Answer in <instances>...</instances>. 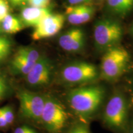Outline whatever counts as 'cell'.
<instances>
[{"mask_svg": "<svg viewBox=\"0 0 133 133\" xmlns=\"http://www.w3.org/2000/svg\"><path fill=\"white\" fill-rule=\"evenodd\" d=\"M10 3L14 6H19L26 3V0H9Z\"/></svg>", "mask_w": 133, "mask_h": 133, "instance_id": "obj_25", "label": "cell"}, {"mask_svg": "<svg viewBox=\"0 0 133 133\" xmlns=\"http://www.w3.org/2000/svg\"><path fill=\"white\" fill-rule=\"evenodd\" d=\"M130 31H131V34H132V35L133 36V23H132V24L131 25V29H130Z\"/></svg>", "mask_w": 133, "mask_h": 133, "instance_id": "obj_26", "label": "cell"}, {"mask_svg": "<svg viewBox=\"0 0 133 133\" xmlns=\"http://www.w3.org/2000/svg\"><path fill=\"white\" fill-rule=\"evenodd\" d=\"M5 1H6V0H0V5H1V4H2L3 3H4Z\"/></svg>", "mask_w": 133, "mask_h": 133, "instance_id": "obj_27", "label": "cell"}, {"mask_svg": "<svg viewBox=\"0 0 133 133\" xmlns=\"http://www.w3.org/2000/svg\"><path fill=\"white\" fill-rule=\"evenodd\" d=\"M69 133H91L87 127L84 125H77L75 126Z\"/></svg>", "mask_w": 133, "mask_h": 133, "instance_id": "obj_22", "label": "cell"}, {"mask_svg": "<svg viewBox=\"0 0 133 133\" xmlns=\"http://www.w3.org/2000/svg\"><path fill=\"white\" fill-rule=\"evenodd\" d=\"M12 49L11 41L5 36H0V62L7 59Z\"/></svg>", "mask_w": 133, "mask_h": 133, "instance_id": "obj_16", "label": "cell"}, {"mask_svg": "<svg viewBox=\"0 0 133 133\" xmlns=\"http://www.w3.org/2000/svg\"><path fill=\"white\" fill-rule=\"evenodd\" d=\"M67 114L58 101L46 97L41 120L49 132H59L64 127L67 120Z\"/></svg>", "mask_w": 133, "mask_h": 133, "instance_id": "obj_4", "label": "cell"}, {"mask_svg": "<svg viewBox=\"0 0 133 133\" xmlns=\"http://www.w3.org/2000/svg\"><path fill=\"white\" fill-rule=\"evenodd\" d=\"M129 52L124 48L116 46L104 52L101 60L100 75L108 81L118 79L129 62Z\"/></svg>", "mask_w": 133, "mask_h": 133, "instance_id": "obj_3", "label": "cell"}, {"mask_svg": "<svg viewBox=\"0 0 133 133\" xmlns=\"http://www.w3.org/2000/svg\"><path fill=\"white\" fill-rule=\"evenodd\" d=\"M106 5L113 14L124 16L133 9V0H106Z\"/></svg>", "mask_w": 133, "mask_h": 133, "instance_id": "obj_14", "label": "cell"}, {"mask_svg": "<svg viewBox=\"0 0 133 133\" xmlns=\"http://www.w3.org/2000/svg\"><path fill=\"white\" fill-rule=\"evenodd\" d=\"M0 110L8 124L10 125L12 124L14 119V114L12 108L10 106H5V107L0 108Z\"/></svg>", "mask_w": 133, "mask_h": 133, "instance_id": "obj_18", "label": "cell"}, {"mask_svg": "<svg viewBox=\"0 0 133 133\" xmlns=\"http://www.w3.org/2000/svg\"></svg>", "mask_w": 133, "mask_h": 133, "instance_id": "obj_31", "label": "cell"}, {"mask_svg": "<svg viewBox=\"0 0 133 133\" xmlns=\"http://www.w3.org/2000/svg\"><path fill=\"white\" fill-rule=\"evenodd\" d=\"M51 14L48 8L28 7L23 9L21 12V21L26 26H36L42 20Z\"/></svg>", "mask_w": 133, "mask_h": 133, "instance_id": "obj_13", "label": "cell"}, {"mask_svg": "<svg viewBox=\"0 0 133 133\" xmlns=\"http://www.w3.org/2000/svg\"><path fill=\"white\" fill-rule=\"evenodd\" d=\"M65 17L61 14H50L36 26L31 34L33 40L38 41L54 36L62 29Z\"/></svg>", "mask_w": 133, "mask_h": 133, "instance_id": "obj_10", "label": "cell"}, {"mask_svg": "<svg viewBox=\"0 0 133 133\" xmlns=\"http://www.w3.org/2000/svg\"><path fill=\"white\" fill-rule=\"evenodd\" d=\"M52 71L53 66L51 61L45 57L40 56L30 71L26 75V81L32 87H43L50 83Z\"/></svg>", "mask_w": 133, "mask_h": 133, "instance_id": "obj_9", "label": "cell"}, {"mask_svg": "<svg viewBox=\"0 0 133 133\" xmlns=\"http://www.w3.org/2000/svg\"><path fill=\"white\" fill-rule=\"evenodd\" d=\"M9 3L6 0L2 4L0 5V22H2L3 19L9 14Z\"/></svg>", "mask_w": 133, "mask_h": 133, "instance_id": "obj_20", "label": "cell"}, {"mask_svg": "<svg viewBox=\"0 0 133 133\" xmlns=\"http://www.w3.org/2000/svg\"><path fill=\"white\" fill-rule=\"evenodd\" d=\"M104 96L105 91L101 86H88L71 90L68 95V101L76 114L85 117L97 111Z\"/></svg>", "mask_w": 133, "mask_h": 133, "instance_id": "obj_1", "label": "cell"}, {"mask_svg": "<svg viewBox=\"0 0 133 133\" xmlns=\"http://www.w3.org/2000/svg\"><path fill=\"white\" fill-rule=\"evenodd\" d=\"M1 27L4 32L13 34L22 30L23 24L16 17L9 14L2 21Z\"/></svg>", "mask_w": 133, "mask_h": 133, "instance_id": "obj_15", "label": "cell"}, {"mask_svg": "<svg viewBox=\"0 0 133 133\" xmlns=\"http://www.w3.org/2000/svg\"><path fill=\"white\" fill-rule=\"evenodd\" d=\"M97 67L91 63L75 62L65 66L61 71V76L65 82L71 84H81L91 82L97 78Z\"/></svg>", "mask_w": 133, "mask_h": 133, "instance_id": "obj_5", "label": "cell"}, {"mask_svg": "<svg viewBox=\"0 0 133 133\" xmlns=\"http://www.w3.org/2000/svg\"><path fill=\"white\" fill-rule=\"evenodd\" d=\"M14 133H38L33 128L27 126H22L15 129Z\"/></svg>", "mask_w": 133, "mask_h": 133, "instance_id": "obj_21", "label": "cell"}, {"mask_svg": "<svg viewBox=\"0 0 133 133\" xmlns=\"http://www.w3.org/2000/svg\"><path fill=\"white\" fill-rule=\"evenodd\" d=\"M132 133H133V123H132Z\"/></svg>", "mask_w": 133, "mask_h": 133, "instance_id": "obj_29", "label": "cell"}, {"mask_svg": "<svg viewBox=\"0 0 133 133\" xmlns=\"http://www.w3.org/2000/svg\"><path fill=\"white\" fill-rule=\"evenodd\" d=\"M98 1H102V0H98Z\"/></svg>", "mask_w": 133, "mask_h": 133, "instance_id": "obj_30", "label": "cell"}, {"mask_svg": "<svg viewBox=\"0 0 133 133\" xmlns=\"http://www.w3.org/2000/svg\"><path fill=\"white\" fill-rule=\"evenodd\" d=\"M95 9L86 4L70 5L65 9L66 20L72 25L85 24L92 19Z\"/></svg>", "mask_w": 133, "mask_h": 133, "instance_id": "obj_12", "label": "cell"}, {"mask_svg": "<svg viewBox=\"0 0 133 133\" xmlns=\"http://www.w3.org/2000/svg\"><path fill=\"white\" fill-rule=\"evenodd\" d=\"M39 57V53L34 48H19L14 54L10 64L11 72L14 75H26Z\"/></svg>", "mask_w": 133, "mask_h": 133, "instance_id": "obj_8", "label": "cell"}, {"mask_svg": "<svg viewBox=\"0 0 133 133\" xmlns=\"http://www.w3.org/2000/svg\"><path fill=\"white\" fill-rule=\"evenodd\" d=\"M91 1L92 0H67V2L70 5H78L85 4Z\"/></svg>", "mask_w": 133, "mask_h": 133, "instance_id": "obj_23", "label": "cell"}, {"mask_svg": "<svg viewBox=\"0 0 133 133\" xmlns=\"http://www.w3.org/2000/svg\"><path fill=\"white\" fill-rule=\"evenodd\" d=\"M51 0H26L27 3L31 7L45 8L50 4Z\"/></svg>", "mask_w": 133, "mask_h": 133, "instance_id": "obj_19", "label": "cell"}, {"mask_svg": "<svg viewBox=\"0 0 133 133\" xmlns=\"http://www.w3.org/2000/svg\"><path fill=\"white\" fill-rule=\"evenodd\" d=\"M10 86L7 78L4 75L0 74V101L4 99L9 92Z\"/></svg>", "mask_w": 133, "mask_h": 133, "instance_id": "obj_17", "label": "cell"}, {"mask_svg": "<svg viewBox=\"0 0 133 133\" xmlns=\"http://www.w3.org/2000/svg\"><path fill=\"white\" fill-rule=\"evenodd\" d=\"M2 31H3L2 27H1V25H0V33L2 32Z\"/></svg>", "mask_w": 133, "mask_h": 133, "instance_id": "obj_28", "label": "cell"}, {"mask_svg": "<svg viewBox=\"0 0 133 133\" xmlns=\"http://www.w3.org/2000/svg\"><path fill=\"white\" fill-rule=\"evenodd\" d=\"M9 126V124L7 123L6 119H5L4 116L1 112V110H0V128H4L7 127Z\"/></svg>", "mask_w": 133, "mask_h": 133, "instance_id": "obj_24", "label": "cell"}, {"mask_svg": "<svg viewBox=\"0 0 133 133\" xmlns=\"http://www.w3.org/2000/svg\"><path fill=\"white\" fill-rule=\"evenodd\" d=\"M17 97L22 116L31 120H41L46 97L37 93L25 90L20 91Z\"/></svg>", "mask_w": 133, "mask_h": 133, "instance_id": "obj_7", "label": "cell"}, {"mask_svg": "<svg viewBox=\"0 0 133 133\" xmlns=\"http://www.w3.org/2000/svg\"><path fill=\"white\" fill-rule=\"evenodd\" d=\"M128 112V109L126 99L119 94L112 96L105 109V122L114 129L123 128L127 120Z\"/></svg>", "mask_w": 133, "mask_h": 133, "instance_id": "obj_6", "label": "cell"}, {"mask_svg": "<svg viewBox=\"0 0 133 133\" xmlns=\"http://www.w3.org/2000/svg\"><path fill=\"white\" fill-rule=\"evenodd\" d=\"M123 36V29L118 21L104 17L96 22L93 37L94 44L99 51H106L118 46Z\"/></svg>", "mask_w": 133, "mask_h": 133, "instance_id": "obj_2", "label": "cell"}, {"mask_svg": "<svg viewBox=\"0 0 133 133\" xmlns=\"http://www.w3.org/2000/svg\"><path fill=\"white\" fill-rule=\"evenodd\" d=\"M85 43V35L82 29L74 28L64 33L59 39L60 46L68 52H78Z\"/></svg>", "mask_w": 133, "mask_h": 133, "instance_id": "obj_11", "label": "cell"}]
</instances>
